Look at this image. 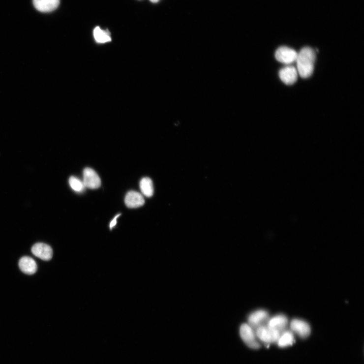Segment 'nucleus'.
I'll list each match as a JSON object with an SVG mask.
<instances>
[{
    "instance_id": "obj_1",
    "label": "nucleus",
    "mask_w": 364,
    "mask_h": 364,
    "mask_svg": "<svg viewBox=\"0 0 364 364\" xmlns=\"http://www.w3.org/2000/svg\"><path fill=\"white\" fill-rule=\"evenodd\" d=\"M315 59V52L311 48L304 47L298 53L296 61L298 70L302 78H308L312 75Z\"/></svg>"
},
{
    "instance_id": "obj_2",
    "label": "nucleus",
    "mask_w": 364,
    "mask_h": 364,
    "mask_svg": "<svg viewBox=\"0 0 364 364\" xmlns=\"http://www.w3.org/2000/svg\"><path fill=\"white\" fill-rule=\"evenodd\" d=\"M241 336L249 348L257 350L261 348L256 332L248 324H243L240 329Z\"/></svg>"
},
{
    "instance_id": "obj_3",
    "label": "nucleus",
    "mask_w": 364,
    "mask_h": 364,
    "mask_svg": "<svg viewBox=\"0 0 364 364\" xmlns=\"http://www.w3.org/2000/svg\"><path fill=\"white\" fill-rule=\"evenodd\" d=\"M256 334L258 338L268 344L277 343L281 334L278 331L271 329L267 325L258 328Z\"/></svg>"
},
{
    "instance_id": "obj_4",
    "label": "nucleus",
    "mask_w": 364,
    "mask_h": 364,
    "mask_svg": "<svg viewBox=\"0 0 364 364\" xmlns=\"http://www.w3.org/2000/svg\"><path fill=\"white\" fill-rule=\"evenodd\" d=\"M298 53L287 47H279L276 51L275 58L279 62L289 64L296 61Z\"/></svg>"
},
{
    "instance_id": "obj_5",
    "label": "nucleus",
    "mask_w": 364,
    "mask_h": 364,
    "mask_svg": "<svg viewBox=\"0 0 364 364\" xmlns=\"http://www.w3.org/2000/svg\"><path fill=\"white\" fill-rule=\"evenodd\" d=\"M291 331L295 333L302 338H306L311 334V327L305 321L295 319L290 324Z\"/></svg>"
},
{
    "instance_id": "obj_6",
    "label": "nucleus",
    "mask_w": 364,
    "mask_h": 364,
    "mask_svg": "<svg viewBox=\"0 0 364 364\" xmlns=\"http://www.w3.org/2000/svg\"><path fill=\"white\" fill-rule=\"evenodd\" d=\"M83 183L86 188L96 189L101 186V180L98 175L93 169L87 168L83 172Z\"/></svg>"
},
{
    "instance_id": "obj_7",
    "label": "nucleus",
    "mask_w": 364,
    "mask_h": 364,
    "mask_svg": "<svg viewBox=\"0 0 364 364\" xmlns=\"http://www.w3.org/2000/svg\"><path fill=\"white\" fill-rule=\"evenodd\" d=\"M269 320L268 313L264 310V309H259V310L252 313L248 318V325L255 330L260 326L265 325Z\"/></svg>"
},
{
    "instance_id": "obj_8",
    "label": "nucleus",
    "mask_w": 364,
    "mask_h": 364,
    "mask_svg": "<svg viewBox=\"0 0 364 364\" xmlns=\"http://www.w3.org/2000/svg\"><path fill=\"white\" fill-rule=\"evenodd\" d=\"M31 252L35 257L45 261H50L53 257L52 248L43 243L35 244L32 247Z\"/></svg>"
},
{
    "instance_id": "obj_9",
    "label": "nucleus",
    "mask_w": 364,
    "mask_h": 364,
    "mask_svg": "<svg viewBox=\"0 0 364 364\" xmlns=\"http://www.w3.org/2000/svg\"><path fill=\"white\" fill-rule=\"evenodd\" d=\"M281 80L286 85L295 84L298 79L297 69L293 66H288L282 68L279 73Z\"/></svg>"
},
{
    "instance_id": "obj_10",
    "label": "nucleus",
    "mask_w": 364,
    "mask_h": 364,
    "mask_svg": "<svg viewBox=\"0 0 364 364\" xmlns=\"http://www.w3.org/2000/svg\"><path fill=\"white\" fill-rule=\"evenodd\" d=\"M288 322V319L285 315L279 314L269 319L267 326L281 334L287 330Z\"/></svg>"
},
{
    "instance_id": "obj_11",
    "label": "nucleus",
    "mask_w": 364,
    "mask_h": 364,
    "mask_svg": "<svg viewBox=\"0 0 364 364\" xmlns=\"http://www.w3.org/2000/svg\"><path fill=\"white\" fill-rule=\"evenodd\" d=\"M60 0H33L36 10L42 12H50L58 8Z\"/></svg>"
},
{
    "instance_id": "obj_12",
    "label": "nucleus",
    "mask_w": 364,
    "mask_h": 364,
    "mask_svg": "<svg viewBox=\"0 0 364 364\" xmlns=\"http://www.w3.org/2000/svg\"><path fill=\"white\" fill-rule=\"evenodd\" d=\"M124 202L127 207L132 209L142 207L145 203L142 195L135 191H131L126 194Z\"/></svg>"
},
{
    "instance_id": "obj_13",
    "label": "nucleus",
    "mask_w": 364,
    "mask_h": 364,
    "mask_svg": "<svg viewBox=\"0 0 364 364\" xmlns=\"http://www.w3.org/2000/svg\"><path fill=\"white\" fill-rule=\"evenodd\" d=\"M21 271L28 275H33L37 271V265L31 258L24 257L19 262Z\"/></svg>"
},
{
    "instance_id": "obj_14",
    "label": "nucleus",
    "mask_w": 364,
    "mask_h": 364,
    "mask_svg": "<svg viewBox=\"0 0 364 364\" xmlns=\"http://www.w3.org/2000/svg\"><path fill=\"white\" fill-rule=\"evenodd\" d=\"M295 342L294 333L290 331H285L282 333L277 342L279 347L285 348L292 345Z\"/></svg>"
},
{
    "instance_id": "obj_15",
    "label": "nucleus",
    "mask_w": 364,
    "mask_h": 364,
    "mask_svg": "<svg viewBox=\"0 0 364 364\" xmlns=\"http://www.w3.org/2000/svg\"><path fill=\"white\" fill-rule=\"evenodd\" d=\"M140 188L145 196L151 197L153 195L154 188L151 179L147 177L143 178L140 181Z\"/></svg>"
},
{
    "instance_id": "obj_16",
    "label": "nucleus",
    "mask_w": 364,
    "mask_h": 364,
    "mask_svg": "<svg viewBox=\"0 0 364 364\" xmlns=\"http://www.w3.org/2000/svg\"><path fill=\"white\" fill-rule=\"evenodd\" d=\"M93 34L96 41L98 43H105L112 41L110 32L108 30H103L98 27L94 29Z\"/></svg>"
},
{
    "instance_id": "obj_17",
    "label": "nucleus",
    "mask_w": 364,
    "mask_h": 364,
    "mask_svg": "<svg viewBox=\"0 0 364 364\" xmlns=\"http://www.w3.org/2000/svg\"><path fill=\"white\" fill-rule=\"evenodd\" d=\"M69 183L72 190L78 193L82 192L86 188L83 182L74 176H72L69 178Z\"/></svg>"
},
{
    "instance_id": "obj_18",
    "label": "nucleus",
    "mask_w": 364,
    "mask_h": 364,
    "mask_svg": "<svg viewBox=\"0 0 364 364\" xmlns=\"http://www.w3.org/2000/svg\"><path fill=\"white\" fill-rule=\"evenodd\" d=\"M120 214H117L114 218V219L111 221L109 228L112 230L117 223V218L120 216Z\"/></svg>"
},
{
    "instance_id": "obj_19",
    "label": "nucleus",
    "mask_w": 364,
    "mask_h": 364,
    "mask_svg": "<svg viewBox=\"0 0 364 364\" xmlns=\"http://www.w3.org/2000/svg\"><path fill=\"white\" fill-rule=\"evenodd\" d=\"M150 1L152 3H156L159 2V0H150Z\"/></svg>"
}]
</instances>
